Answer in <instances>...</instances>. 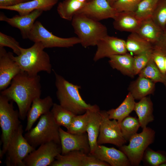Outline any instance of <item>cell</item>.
I'll use <instances>...</instances> for the list:
<instances>
[{
	"instance_id": "6",
	"label": "cell",
	"mask_w": 166,
	"mask_h": 166,
	"mask_svg": "<svg viewBox=\"0 0 166 166\" xmlns=\"http://www.w3.org/2000/svg\"><path fill=\"white\" fill-rule=\"evenodd\" d=\"M13 102L0 95V125L2 144L1 158L6 154L10 139L21 124L18 111L14 109Z\"/></svg>"
},
{
	"instance_id": "20",
	"label": "cell",
	"mask_w": 166,
	"mask_h": 166,
	"mask_svg": "<svg viewBox=\"0 0 166 166\" xmlns=\"http://www.w3.org/2000/svg\"><path fill=\"white\" fill-rule=\"evenodd\" d=\"M88 114L86 129L90 154H93L98 145L97 140L99 135L101 117L100 109L87 110Z\"/></svg>"
},
{
	"instance_id": "37",
	"label": "cell",
	"mask_w": 166,
	"mask_h": 166,
	"mask_svg": "<svg viewBox=\"0 0 166 166\" xmlns=\"http://www.w3.org/2000/svg\"><path fill=\"white\" fill-rule=\"evenodd\" d=\"M153 49L134 56L133 71L135 75L138 74L152 57Z\"/></svg>"
},
{
	"instance_id": "8",
	"label": "cell",
	"mask_w": 166,
	"mask_h": 166,
	"mask_svg": "<svg viewBox=\"0 0 166 166\" xmlns=\"http://www.w3.org/2000/svg\"><path fill=\"white\" fill-rule=\"evenodd\" d=\"M23 126L21 124L9 142L5 163L7 166H25L24 159L36 148L28 142L23 135Z\"/></svg>"
},
{
	"instance_id": "46",
	"label": "cell",
	"mask_w": 166,
	"mask_h": 166,
	"mask_svg": "<svg viewBox=\"0 0 166 166\" xmlns=\"http://www.w3.org/2000/svg\"><path fill=\"white\" fill-rule=\"evenodd\" d=\"M78 2H82V3H85L87 2L88 0H77Z\"/></svg>"
},
{
	"instance_id": "4",
	"label": "cell",
	"mask_w": 166,
	"mask_h": 166,
	"mask_svg": "<svg viewBox=\"0 0 166 166\" xmlns=\"http://www.w3.org/2000/svg\"><path fill=\"white\" fill-rule=\"evenodd\" d=\"M71 21L75 33L85 48L96 46L100 39L108 35L105 25L84 15L75 14Z\"/></svg>"
},
{
	"instance_id": "43",
	"label": "cell",
	"mask_w": 166,
	"mask_h": 166,
	"mask_svg": "<svg viewBox=\"0 0 166 166\" xmlns=\"http://www.w3.org/2000/svg\"><path fill=\"white\" fill-rule=\"evenodd\" d=\"M29 1L30 0H0V7L14 6Z\"/></svg>"
},
{
	"instance_id": "41",
	"label": "cell",
	"mask_w": 166,
	"mask_h": 166,
	"mask_svg": "<svg viewBox=\"0 0 166 166\" xmlns=\"http://www.w3.org/2000/svg\"><path fill=\"white\" fill-rule=\"evenodd\" d=\"M107 163L102 161L90 153L83 157L82 166H110Z\"/></svg>"
},
{
	"instance_id": "47",
	"label": "cell",
	"mask_w": 166,
	"mask_h": 166,
	"mask_svg": "<svg viewBox=\"0 0 166 166\" xmlns=\"http://www.w3.org/2000/svg\"><path fill=\"white\" fill-rule=\"evenodd\" d=\"M160 166H166V161L161 164Z\"/></svg>"
},
{
	"instance_id": "12",
	"label": "cell",
	"mask_w": 166,
	"mask_h": 166,
	"mask_svg": "<svg viewBox=\"0 0 166 166\" xmlns=\"http://www.w3.org/2000/svg\"><path fill=\"white\" fill-rule=\"evenodd\" d=\"M118 12L106 0H92L86 2L75 14L99 21L109 18L114 19Z\"/></svg>"
},
{
	"instance_id": "16",
	"label": "cell",
	"mask_w": 166,
	"mask_h": 166,
	"mask_svg": "<svg viewBox=\"0 0 166 166\" xmlns=\"http://www.w3.org/2000/svg\"><path fill=\"white\" fill-rule=\"evenodd\" d=\"M43 12L42 10H37L26 15H16L11 18L7 17L1 13L0 14V20L5 22L12 26L18 29L22 38L27 39L35 20Z\"/></svg>"
},
{
	"instance_id": "21",
	"label": "cell",
	"mask_w": 166,
	"mask_h": 166,
	"mask_svg": "<svg viewBox=\"0 0 166 166\" xmlns=\"http://www.w3.org/2000/svg\"><path fill=\"white\" fill-rule=\"evenodd\" d=\"M113 25L117 30L131 33L136 32L141 22L134 12H119L113 19Z\"/></svg>"
},
{
	"instance_id": "3",
	"label": "cell",
	"mask_w": 166,
	"mask_h": 166,
	"mask_svg": "<svg viewBox=\"0 0 166 166\" xmlns=\"http://www.w3.org/2000/svg\"><path fill=\"white\" fill-rule=\"evenodd\" d=\"M44 49L41 43L35 42L29 48L21 47L20 54L16 56L13 54L12 58L22 71L30 75L36 76L41 71L50 74L52 69L50 58Z\"/></svg>"
},
{
	"instance_id": "39",
	"label": "cell",
	"mask_w": 166,
	"mask_h": 166,
	"mask_svg": "<svg viewBox=\"0 0 166 166\" xmlns=\"http://www.w3.org/2000/svg\"><path fill=\"white\" fill-rule=\"evenodd\" d=\"M7 47L11 49L14 53L19 55L20 53L21 47L19 43L14 38L0 32V47Z\"/></svg>"
},
{
	"instance_id": "24",
	"label": "cell",
	"mask_w": 166,
	"mask_h": 166,
	"mask_svg": "<svg viewBox=\"0 0 166 166\" xmlns=\"http://www.w3.org/2000/svg\"><path fill=\"white\" fill-rule=\"evenodd\" d=\"M134 111L138 116L140 126L142 129L154 120L153 105L150 97H145L136 102Z\"/></svg>"
},
{
	"instance_id": "1",
	"label": "cell",
	"mask_w": 166,
	"mask_h": 166,
	"mask_svg": "<svg viewBox=\"0 0 166 166\" xmlns=\"http://www.w3.org/2000/svg\"><path fill=\"white\" fill-rule=\"evenodd\" d=\"M41 93L40 76L21 71L13 78L9 87L1 91L0 94L16 103L20 119L24 120L33 101L40 97Z\"/></svg>"
},
{
	"instance_id": "13",
	"label": "cell",
	"mask_w": 166,
	"mask_h": 166,
	"mask_svg": "<svg viewBox=\"0 0 166 166\" xmlns=\"http://www.w3.org/2000/svg\"><path fill=\"white\" fill-rule=\"evenodd\" d=\"M97 49L93 58L94 61L105 57L127 53L125 41L108 35L100 39L96 45Z\"/></svg>"
},
{
	"instance_id": "25",
	"label": "cell",
	"mask_w": 166,
	"mask_h": 166,
	"mask_svg": "<svg viewBox=\"0 0 166 166\" xmlns=\"http://www.w3.org/2000/svg\"><path fill=\"white\" fill-rule=\"evenodd\" d=\"M162 31L151 18L142 21L136 32L153 45L158 41Z\"/></svg>"
},
{
	"instance_id": "9",
	"label": "cell",
	"mask_w": 166,
	"mask_h": 166,
	"mask_svg": "<svg viewBox=\"0 0 166 166\" xmlns=\"http://www.w3.org/2000/svg\"><path fill=\"white\" fill-rule=\"evenodd\" d=\"M28 39L34 43H41L45 48H69L80 44L77 37L62 38L53 35L39 21L35 22L29 34Z\"/></svg>"
},
{
	"instance_id": "27",
	"label": "cell",
	"mask_w": 166,
	"mask_h": 166,
	"mask_svg": "<svg viewBox=\"0 0 166 166\" xmlns=\"http://www.w3.org/2000/svg\"><path fill=\"white\" fill-rule=\"evenodd\" d=\"M126 42L127 52L136 55L153 49V45L142 38L136 32H132L128 36Z\"/></svg>"
},
{
	"instance_id": "32",
	"label": "cell",
	"mask_w": 166,
	"mask_h": 166,
	"mask_svg": "<svg viewBox=\"0 0 166 166\" xmlns=\"http://www.w3.org/2000/svg\"><path fill=\"white\" fill-rule=\"evenodd\" d=\"M119 126L123 136L126 141H129L131 138L137 133L140 127L138 118L129 116L122 120Z\"/></svg>"
},
{
	"instance_id": "11",
	"label": "cell",
	"mask_w": 166,
	"mask_h": 166,
	"mask_svg": "<svg viewBox=\"0 0 166 166\" xmlns=\"http://www.w3.org/2000/svg\"><path fill=\"white\" fill-rule=\"evenodd\" d=\"M61 153V144L53 142L46 143L29 154L23 163L25 166H50Z\"/></svg>"
},
{
	"instance_id": "38",
	"label": "cell",
	"mask_w": 166,
	"mask_h": 166,
	"mask_svg": "<svg viewBox=\"0 0 166 166\" xmlns=\"http://www.w3.org/2000/svg\"><path fill=\"white\" fill-rule=\"evenodd\" d=\"M142 0H118L112 5L118 12H135Z\"/></svg>"
},
{
	"instance_id": "18",
	"label": "cell",
	"mask_w": 166,
	"mask_h": 166,
	"mask_svg": "<svg viewBox=\"0 0 166 166\" xmlns=\"http://www.w3.org/2000/svg\"><path fill=\"white\" fill-rule=\"evenodd\" d=\"M53 104V99L49 96L43 98L39 97L35 99L27 114V123L25 131L30 130L38 119L50 112Z\"/></svg>"
},
{
	"instance_id": "17",
	"label": "cell",
	"mask_w": 166,
	"mask_h": 166,
	"mask_svg": "<svg viewBox=\"0 0 166 166\" xmlns=\"http://www.w3.org/2000/svg\"><path fill=\"white\" fill-rule=\"evenodd\" d=\"M92 154L111 166H129L130 162L125 154L113 147L98 145Z\"/></svg>"
},
{
	"instance_id": "7",
	"label": "cell",
	"mask_w": 166,
	"mask_h": 166,
	"mask_svg": "<svg viewBox=\"0 0 166 166\" xmlns=\"http://www.w3.org/2000/svg\"><path fill=\"white\" fill-rule=\"evenodd\" d=\"M155 132L151 128L146 127L140 133H136L129 140L128 145L119 148L127 157L131 165L138 166L143 157L144 152L155 140Z\"/></svg>"
},
{
	"instance_id": "45",
	"label": "cell",
	"mask_w": 166,
	"mask_h": 166,
	"mask_svg": "<svg viewBox=\"0 0 166 166\" xmlns=\"http://www.w3.org/2000/svg\"><path fill=\"white\" fill-rule=\"evenodd\" d=\"M164 68H165V72H166V54H165Z\"/></svg>"
},
{
	"instance_id": "26",
	"label": "cell",
	"mask_w": 166,
	"mask_h": 166,
	"mask_svg": "<svg viewBox=\"0 0 166 166\" xmlns=\"http://www.w3.org/2000/svg\"><path fill=\"white\" fill-rule=\"evenodd\" d=\"M135 99L129 92L120 105L116 109L107 111L110 119L116 120L119 125L122 120L134 110L136 102Z\"/></svg>"
},
{
	"instance_id": "49",
	"label": "cell",
	"mask_w": 166,
	"mask_h": 166,
	"mask_svg": "<svg viewBox=\"0 0 166 166\" xmlns=\"http://www.w3.org/2000/svg\"><path fill=\"white\" fill-rule=\"evenodd\" d=\"M91 0H88L87 1H91Z\"/></svg>"
},
{
	"instance_id": "36",
	"label": "cell",
	"mask_w": 166,
	"mask_h": 166,
	"mask_svg": "<svg viewBox=\"0 0 166 166\" xmlns=\"http://www.w3.org/2000/svg\"><path fill=\"white\" fill-rule=\"evenodd\" d=\"M163 30L166 27V0H159L151 18Z\"/></svg>"
},
{
	"instance_id": "44",
	"label": "cell",
	"mask_w": 166,
	"mask_h": 166,
	"mask_svg": "<svg viewBox=\"0 0 166 166\" xmlns=\"http://www.w3.org/2000/svg\"><path fill=\"white\" fill-rule=\"evenodd\" d=\"M112 6V5L118 0H106Z\"/></svg>"
},
{
	"instance_id": "10",
	"label": "cell",
	"mask_w": 166,
	"mask_h": 166,
	"mask_svg": "<svg viewBox=\"0 0 166 166\" xmlns=\"http://www.w3.org/2000/svg\"><path fill=\"white\" fill-rule=\"evenodd\" d=\"M100 113L101 120L97 144H110L119 148L124 145L127 141L123 136L117 121L115 119L111 120L105 110H100Z\"/></svg>"
},
{
	"instance_id": "23",
	"label": "cell",
	"mask_w": 166,
	"mask_h": 166,
	"mask_svg": "<svg viewBox=\"0 0 166 166\" xmlns=\"http://www.w3.org/2000/svg\"><path fill=\"white\" fill-rule=\"evenodd\" d=\"M109 58V63L113 69H116L124 75L134 77V57L131 54L127 53L113 55Z\"/></svg>"
},
{
	"instance_id": "14",
	"label": "cell",
	"mask_w": 166,
	"mask_h": 166,
	"mask_svg": "<svg viewBox=\"0 0 166 166\" xmlns=\"http://www.w3.org/2000/svg\"><path fill=\"white\" fill-rule=\"evenodd\" d=\"M13 53L7 52L3 47H0V90L10 85L13 78L21 72L18 64L13 59Z\"/></svg>"
},
{
	"instance_id": "31",
	"label": "cell",
	"mask_w": 166,
	"mask_h": 166,
	"mask_svg": "<svg viewBox=\"0 0 166 166\" xmlns=\"http://www.w3.org/2000/svg\"><path fill=\"white\" fill-rule=\"evenodd\" d=\"M138 75L148 78L155 83L161 82L164 84L166 81V77L161 72L152 57Z\"/></svg>"
},
{
	"instance_id": "40",
	"label": "cell",
	"mask_w": 166,
	"mask_h": 166,
	"mask_svg": "<svg viewBox=\"0 0 166 166\" xmlns=\"http://www.w3.org/2000/svg\"><path fill=\"white\" fill-rule=\"evenodd\" d=\"M152 57L161 72L166 77L164 68L165 54L160 49L153 46Z\"/></svg>"
},
{
	"instance_id": "30",
	"label": "cell",
	"mask_w": 166,
	"mask_h": 166,
	"mask_svg": "<svg viewBox=\"0 0 166 166\" xmlns=\"http://www.w3.org/2000/svg\"><path fill=\"white\" fill-rule=\"evenodd\" d=\"M53 118L59 126H63L67 129L76 115L70 111L64 109L59 104L54 103L51 109Z\"/></svg>"
},
{
	"instance_id": "5",
	"label": "cell",
	"mask_w": 166,
	"mask_h": 166,
	"mask_svg": "<svg viewBox=\"0 0 166 166\" xmlns=\"http://www.w3.org/2000/svg\"><path fill=\"white\" fill-rule=\"evenodd\" d=\"M60 127L55 122L50 111L42 115L36 126L26 132L24 137L35 148L42 144L50 142L61 144Z\"/></svg>"
},
{
	"instance_id": "42",
	"label": "cell",
	"mask_w": 166,
	"mask_h": 166,
	"mask_svg": "<svg viewBox=\"0 0 166 166\" xmlns=\"http://www.w3.org/2000/svg\"><path fill=\"white\" fill-rule=\"evenodd\" d=\"M153 46L160 49L166 54V27L163 30L158 41Z\"/></svg>"
},
{
	"instance_id": "28",
	"label": "cell",
	"mask_w": 166,
	"mask_h": 166,
	"mask_svg": "<svg viewBox=\"0 0 166 166\" xmlns=\"http://www.w3.org/2000/svg\"><path fill=\"white\" fill-rule=\"evenodd\" d=\"M86 154L81 151H72L64 155L60 154L50 166H82L83 157Z\"/></svg>"
},
{
	"instance_id": "2",
	"label": "cell",
	"mask_w": 166,
	"mask_h": 166,
	"mask_svg": "<svg viewBox=\"0 0 166 166\" xmlns=\"http://www.w3.org/2000/svg\"><path fill=\"white\" fill-rule=\"evenodd\" d=\"M56 96L59 105L75 115L82 114L89 110L100 109L98 105L87 104L82 99L79 92L81 87L73 84L53 71Z\"/></svg>"
},
{
	"instance_id": "33",
	"label": "cell",
	"mask_w": 166,
	"mask_h": 166,
	"mask_svg": "<svg viewBox=\"0 0 166 166\" xmlns=\"http://www.w3.org/2000/svg\"><path fill=\"white\" fill-rule=\"evenodd\" d=\"M144 164L151 166H160L166 161V152L155 151L148 147L145 151L142 159Z\"/></svg>"
},
{
	"instance_id": "48",
	"label": "cell",
	"mask_w": 166,
	"mask_h": 166,
	"mask_svg": "<svg viewBox=\"0 0 166 166\" xmlns=\"http://www.w3.org/2000/svg\"><path fill=\"white\" fill-rule=\"evenodd\" d=\"M163 84H164V86H165V89H166V81H165V82Z\"/></svg>"
},
{
	"instance_id": "15",
	"label": "cell",
	"mask_w": 166,
	"mask_h": 166,
	"mask_svg": "<svg viewBox=\"0 0 166 166\" xmlns=\"http://www.w3.org/2000/svg\"><path fill=\"white\" fill-rule=\"evenodd\" d=\"M59 132L62 155L73 151H81L86 154L90 152L87 134H72L65 131L60 127Z\"/></svg>"
},
{
	"instance_id": "35",
	"label": "cell",
	"mask_w": 166,
	"mask_h": 166,
	"mask_svg": "<svg viewBox=\"0 0 166 166\" xmlns=\"http://www.w3.org/2000/svg\"><path fill=\"white\" fill-rule=\"evenodd\" d=\"M87 111L84 113L76 115L73 118L67 132L72 134H82L86 132L88 121Z\"/></svg>"
},
{
	"instance_id": "34",
	"label": "cell",
	"mask_w": 166,
	"mask_h": 166,
	"mask_svg": "<svg viewBox=\"0 0 166 166\" xmlns=\"http://www.w3.org/2000/svg\"><path fill=\"white\" fill-rule=\"evenodd\" d=\"M159 0H142L134 12L141 21L151 18Z\"/></svg>"
},
{
	"instance_id": "22",
	"label": "cell",
	"mask_w": 166,
	"mask_h": 166,
	"mask_svg": "<svg viewBox=\"0 0 166 166\" xmlns=\"http://www.w3.org/2000/svg\"><path fill=\"white\" fill-rule=\"evenodd\" d=\"M155 88V83L148 78L139 76L131 83L128 90L135 99L140 100L153 93Z\"/></svg>"
},
{
	"instance_id": "19",
	"label": "cell",
	"mask_w": 166,
	"mask_h": 166,
	"mask_svg": "<svg viewBox=\"0 0 166 166\" xmlns=\"http://www.w3.org/2000/svg\"><path fill=\"white\" fill-rule=\"evenodd\" d=\"M58 0H33L14 6L0 7L1 9L17 12L20 15H26L37 10L43 11L50 10L58 2Z\"/></svg>"
},
{
	"instance_id": "29",
	"label": "cell",
	"mask_w": 166,
	"mask_h": 166,
	"mask_svg": "<svg viewBox=\"0 0 166 166\" xmlns=\"http://www.w3.org/2000/svg\"><path fill=\"white\" fill-rule=\"evenodd\" d=\"M85 3L80 2L77 0H63L58 3L57 11L61 18L71 21L77 12Z\"/></svg>"
}]
</instances>
